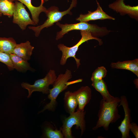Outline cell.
Returning a JSON list of instances; mask_svg holds the SVG:
<instances>
[{"mask_svg":"<svg viewBox=\"0 0 138 138\" xmlns=\"http://www.w3.org/2000/svg\"><path fill=\"white\" fill-rule=\"evenodd\" d=\"M120 101L108 102L103 99H101L98 114V119L93 130H96L102 127L107 131L110 124L115 123L120 119L121 116L118 109Z\"/></svg>","mask_w":138,"mask_h":138,"instance_id":"obj_1","label":"cell"},{"mask_svg":"<svg viewBox=\"0 0 138 138\" xmlns=\"http://www.w3.org/2000/svg\"><path fill=\"white\" fill-rule=\"evenodd\" d=\"M72 78L71 71L67 69L64 74L61 73L57 77L52 85L53 88L49 89L48 98L50 102L44 106L43 109L39 113L42 112L46 110L53 111L56 105V98L60 94L66 89L68 86L72 84L81 82L82 79H79L72 82L68 81Z\"/></svg>","mask_w":138,"mask_h":138,"instance_id":"obj_2","label":"cell"},{"mask_svg":"<svg viewBox=\"0 0 138 138\" xmlns=\"http://www.w3.org/2000/svg\"><path fill=\"white\" fill-rule=\"evenodd\" d=\"M56 24L61 29V31L57 33L56 39L57 40L62 38L68 32L73 30L88 31L91 33L93 36L97 38L107 35L110 32L106 27H100L88 22H80L74 24H64L57 22Z\"/></svg>","mask_w":138,"mask_h":138,"instance_id":"obj_3","label":"cell"},{"mask_svg":"<svg viewBox=\"0 0 138 138\" xmlns=\"http://www.w3.org/2000/svg\"><path fill=\"white\" fill-rule=\"evenodd\" d=\"M80 32L81 36L80 40L73 46L68 47L65 45L64 44L61 43L58 45V49L62 53L60 62V64L61 65H65L68 59L70 57H72L75 60L77 68H78L80 65V59L77 58L75 55L79 47L81 44L86 41L92 39L97 40L100 45L102 44V42L101 39L93 36L90 32L87 31H80Z\"/></svg>","mask_w":138,"mask_h":138,"instance_id":"obj_4","label":"cell"},{"mask_svg":"<svg viewBox=\"0 0 138 138\" xmlns=\"http://www.w3.org/2000/svg\"><path fill=\"white\" fill-rule=\"evenodd\" d=\"M77 4V0H72L69 8L63 11H59V8L56 6L51 7L47 9L45 13L48 18L42 25L37 26H29V28L34 32L36 37H38L43 28L51 27L55 23L61 20L63 17L67 14L72 15L71 10L76 6Z\"/></svg>","mask_w":138,"mask_h":138,"instance_id":"obj_5","label":"cell"},{"mask_svg":"<svg viewBox=\"0 0 138 138\" xmlns=\"http://www.w3.org/2000/svg\"><path fill=\"white\" fill-rule=\"evenodd\" d=\"M86 111L77 110L76 112L70 114V116L66 118L63 122L60 129L64 138H72L71 129L74 125L81 130V136L86 129V123L85 120Z\"/></svg>","mask_w":138,"mask_h":138,"instance_id":"obj_6","label":"cell"},{"mask_svg":"<svg viewBox=\"0 0 138 138\" xmlns=\"http://www.w3.org/2000/svg\"><path fill=\"white\" fill-rule=\"evenodd\" d=\"M56 77L55 71L50 69L44 77L36 80L33 84L23 82L21 85L22 88L28 90V98H30L32 93L35 91L48 94L49 92V86L53 84Z\"/></svg>","mask_w":138,"mask_h":138,"instance_id":"obj_7","label":"cell"},{"mask_svg":"<svg viewBox=\"0 0 138 138\" xmlns=\"http://www.w3.org/2000/svg\"><path fill=\"white\" fill-rule=\"evenodd\" d=\"M13 22L17 24L22 30H25L29 25H35L25 6L21 3L16 1L13 14Z\"/></svg>","mask_w":138,"mask_h":138,"instance_id":"obj_8","label":"cell"},{"mask_svg":"<svg viewBox=\"0 0 138 138\" xmlns=\"http://www.w3.org/2000/svg\"><path fill=\"white\" fill-rule=\"evenodd\" d=\"M120 99V104L119 107L120 106H122L124 111V117L120 125L118 127V129L121 133V138H130L129 132L130 126L132 121L131 110L129 108L126 96H122Z\"/></svg>","mask_w":138,"mask_h":138,"instance_id":"obj_9","label":"cell"},{"mask_svg":"<svg viewBox=\"0 0 138 138\" xmlns=\"http://www.w3.org/2000/svg\"><path fill=\"white\" fill-rule=\"evenodd\" d=\"M124 0H117L109 5L110 8L119 13L122 15L127 14L131 17L137 20L138 17V6H131L126 5Z\"/></svg>","mask_w":138,"mask_h":138,"instance_id":"obj_10","label":"cell"},{"mask_svg":"<svg viewBox=\"0 0 138 138\" xmlns=\"http://www.w3.org/2000/svg\"><path fill=\"white\" fill-rule=\"evenodd\" d=\"M97 4V9L93 12L88 11V13L80 15L76 20L80 22H88L90 20L109 19L114 20L115 18L107 14L102 10L99 3L96 1Z\"/></svg>","mask_w":138,"mask_h":138,"instance_id":"obj_11","label":"cell"},{"mask_svg":"<svg viewBox=\"0 0 138 138\" xmlns=\"http://www.w3.org/2000/svg\"><path fill=\"white\" fill-rule=\"evenodd\" d=\"M76 98L78 108L77 110L84 111L85 107L90 102L91 97V90L88 86H82L74 92Z\"/></svg>","mask_w":138,"mask_h":138,"instance_id":"obj_12","label":"cell"},{"mask_svg":"<svg viewBox=\"0 0 138 138\" xmlns=\"http://www.w3.org/2000/svg\"><path fill=\"white\" fill-rule=\"evenodd\" d=\"M15 0L19 1L27 7L30 12L32 19L35 25H37L39 22V16L40 14L42 12L45 13L47 9L46 8L43 6L45 2L44 0H41L40 4L38 7H35L32 5L31 0Z\"/></svg>","mask_w":138,"mask_h":138,"instance_id":"obj_13","label":"cell"},{"mask_svg":"<svg viewBox=\"0 0 138 138\" xmlns=\"http://www.w3.org/2000/svg\"><path fill=\"white\" fill-rule=\"evenodd\" d=\"M92 86L101 95L103 99L107 102L120 101V98L114 97L109 93L106 84L103 79L92 82Z\"/></svg>","mask_w":138,"mask_h":138,"instance_id":"obj_14","label":"cell"},{"mask_svg":"<svg viewBox=\"0 0 138 138\" xmlns=\"http://www.w3.org/2000/svg\"><path fill=\"white\" fill-rule=\"evenodd\" d=\"M34 48L30 42L27 41L17 44L13 49V54L28 60L30 59Z\"/></svg>","mask_w":138,"mask_h":138,"instance_id":"obj_15","label":"cell"},{"mask_svg":"<svg viewBox=\"0 0 138 138\" xmlns=\"http://www.w3.org/2000/svg\"><path fill=\"white\" fill-rule=\"evenodd\" d=\"M112 68L124 69L130 71L138 77V59H136L132 60H128L116 63L112 62L110 64Z\"/></svg>","mask_w":138,"mask_h":138,"instance_id":"obj_16","label":"cell"},{"mask_svg":"<svg viewBox=\"0 0 138 138\" xmlns=\"http://www.w3.org/2000/svg\"><path fill=\"white\" fill-rule=\"evenodd\" d=\"M9 55L14 69L17 71L23 72L27 70L32 71L33 70L28 62V60L14 54Z\"/></svg>","mask_w":138,"mask_h":138,"instance_id":"obj_17","label":"cell"},{"mask_svg":"<svg viewBox=\"0 0 138 138\" xmlns=\"http://www.w3.org/2000/svg\"><path fill=\"white\" fill-rule=\"evenodd\" d=\"M64 100L65 107L70 114L75 112L78 103L74 92L70 91L66 92L64 94Z\"/></svg>","mask_w":138,"mask_h":138,"instance_id":"obj_18","label":"cell"},{"mask_svg":"<svg viewBox=\"0 0 138 138\" xmlns=\"http://www.w3.org/2000/svg\"><path fill=\"white\" fill-rule=\"evenodd\" d=\"M14 39L11 37H0V51L10 54L17 44Z\"/></svg>","mask_w":138,"mask_h":138,"instance_id":"obj_19","label":"cell"},{"mask_svg":"<svg viewBox=\"0 0 138 138\" xmlns=\"http://www.w3.org/2000/svg\"><path fill=\"white\" fill-rule=\"evenodd\" d=\"M15 3L8 0H0V12L2 14L11 17L13 16Z\"/></svg>","mask_w":138,"mask_h":138,"instance_id":"obj_20","label":"cell"},{"mask_svg":"<svg viewBox=\"0 0 138 138\" xmlns=\"http://www.w3.org/2000/svg\"><path fill=\"white\" fill-rule=\"evenodd\" d=\"M107 72V71L105 67H98L93 73L91 80L92 82L103 79L106 76Z\"/></svg>","mask_w":138,"mask_h":138,"instance_id":"obj_21","label":"cell"},{"mask_svg":"<svg viewBox=\"0 0 138 138\" xmlns=\"http://www.w3.org/2000/svg\"><path fill=\"white\" fill-rule=\"evenodd\" d=\"M44 133L45 136L49 138H63L64 136L60 129L59 130L56 129L54 130L49 127L44 129Z\"/></svg>","mask_w":138,"mask_h":138,"instance_id":"obj_22","label":"cell"},{"mask_svg":"<svg viewBox=\"0 0 138 138\" xmlns=\"http://www.w3.org/2000/svg\"><path fill=\"white\" fill-rule=\"evenodd\" d=\"M0 62L5 64L10 70L14 69L9 54L0 51Z\"/></svg>","mask_w":138,"mask_h":138,"instance_id":"obj_23","label":"cell"},{"mask_svg":"<svg viewBox=\"0 0 138 138\" xmlns=\"http://www.w3.org/2000/svg\"><path fill=\"white\" fill-rule=\"evenodd\" d=\"M130 131L132 132L136 138H138V126L136 123L134 122H131Z\"/></svg>","mask_w":138,"mask_h":138,"instance_id":"obj_24","label":"cell"},{"mask_svg":"<svg viewBox=\"0 0 138 138\" xmlns=\"http://www.w3.org/2000/svg\"><path fill=\"white\" fill-rule=\"evenodd\" d=\"M2 14L0 12V17H1L2 16Z\"/></svg>","mask_w":138,"mask_h":138,"instance_id":"obj_25","label":"cell"},{"mask_svg":"<svg viewBox=\"0 0 138 138\" xmlns=\"http://www.w3.org/2000/svg\"><path fill=\"white\" fill-rule=\"evenodd\" d=\"M8 0L10 1H13V2L14 1H15V0Z\"/></svg>","mask_w":138,"mask_h":138,"instance_id":"obj_26","label":"cell"},{"mask_svg":"<svg viewBox=\"0 0 138 138\" xmlns=\"http://www.w3.org/2000/svg\"><path fill=\"white\" fill-rule=\"evenodd\" d=\"M44 2H47L48 1V0H44Z\"/></svg>","mask_w":138,"mask_h":138,"instance_id":"obj_27","label":"cell"},{"mask_svg":"<svg viewBox=\"0 0 138 138\" xmlns=\"http://www.w3.org/2000/svg\"><path fill=\"white\" fill-rule=\"evenodd\" d=\"M69 0H67V1H68V2L69 1Z\"/></svg>","mask_w":138,"mask_h":138,"instance_id":"obj_28","label":"cell"}]
</instances>
